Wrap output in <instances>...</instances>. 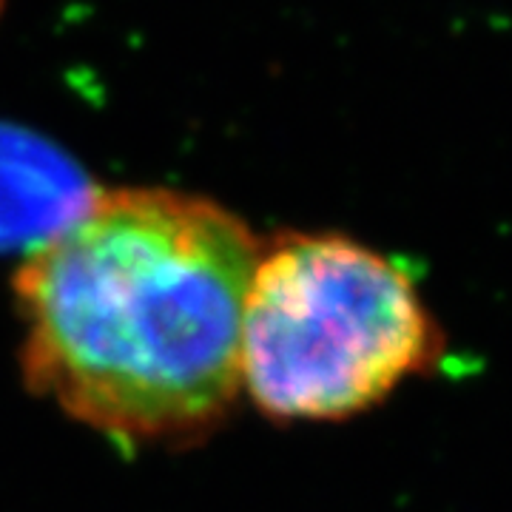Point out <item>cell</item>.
I'll list each match as a JSON object with an SVG mask.
<instances>
[{"label": "cell", "mask_w": 512, "mask_h": 512, "mask_svg": "<svg viewBox=\"0 0 512 512\" xmlns=\"http://www.w3.org/2000/svg\"><path fill=\"white\" fill-rule=\"evenodd\" d=\"M259 245L248 222L200 194L94 188L15 274L23 379L120 444L214 433L242 393Z\"/></svg>", "instance_id": "6da1fadb"}, {"label": "cell", "mask_w": 512, "mask_h": 512, "mask_svg": "<svg viewBox=\"0 0 512 512\" xmlns=\"http://www.w3.org/2000/svg\"><path fill=\"white\" fill-rule=\"evenodd\" d=\"M441 330L393 259L342 234L262 239L239 342L242 393L276 421L356 416L439 365Z\"/></svg>", "instance_id": "7a4b0ae2"}, {"label": "cell", "mask_w": 512, "mask_h": 512, "mask_svg": "<svg viewBox=\"0 0 512 512\" xmlns=\"http://www.w3.org/2000/svg\"><path fill=\"white\" fill-rule=\"evenodd\" d=\"M89 185L60 151L15 126H0V242L55 234L86 202Z\"/></svg>", "instance_id": "3957f363"}, {"label": "cell", "mask_w": 512, "mask_h": 512, "mask_svg": "<svg viewBox=\"0 0 512 512\" xmlns=\"http://www.w3.org/2000/svg\"><path fill=\"white\" fill-rule=\"evenodd\" d=\"M0 9H3V0H0Z\"/></svg>", "instance_id": "277c9868"}]
</instances>
